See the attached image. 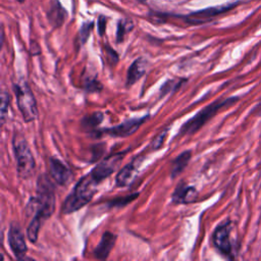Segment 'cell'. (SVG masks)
Wrapping results in <instances>:
<instances>
[{
  "mask_svg": "<svg viewBox=\"0 0 261 261\" xmlns=\"http://www.w3.org/2000/svg\"><path fill=\"white\" fill-rule=\"evenodd\" d=\"M44 221L49 218L55 210V189L47 174H41L37 181V196L32 198L28 207Z\"/></svg>",
  "mask_w": 261,
  "mask_h": 261,
  "instance_id": "1",
  "label": "cell"
},
{
  "mask_svg": "<svg viewBox=\"0 0 261 261\" xmlns=\"http://www.w3.org/2000/svg\"><path fill=\"white\" fill-rule=\"evenodd\" d=\"M98 185L99 182L93 177L91 172L84 175L64 200L62 204V212L64 214H70L86 206L96 194Z\"/></svg>",
  "mask_w": 261,
  "mask_h": 261,
  "instance_id": "2",
  "label": "cell"
},
{
  "mask_svg": "<svg viewBox=\"0 0 261 261\" xmlns=\"http://www.w3.org/2000/svg\"><path fill=\"white\" fill-rule=\"evenodd\" d=\"M12 146L16 159L18 176L22 179L30 178L35 172L36 163L27 140L20 135H15L12 141Z\"/></svg>",
  "mask_w": 261,
  "mask_h": 261,
  "instance_id": "3",
  "label": "cell"
},
{
  "mask_svg": "<svg viewBox=\"0 0 261 261\" xmlns=\"http://www.w3.org/2000/svg\"><path fill=\"white\" fill-rule=\"evenodd\" d=\"M238 99L237 98H228L225 100H217L202 110H200L195 116L190 118L188 121H186L180 129H179V136H186V135H192L196 133L198 129H200L211 117L215 115V113L221 109L223 106H229L233 104Z\"/></svg>",
  "mask_w": 261,
  "mask_h": 261,
  "instance_id": "4",
  "label": "cell"
},
{
  "mask_svg": "<svg viewBox=\"0 0 261 261\" xmlns=\"http://www.w3.org/2000/svg\"><path fill=\"white\" fill-rule=\"evenodd\" d=\"M17 106L25 122L35 120L38 116V107L35 96L25 81H19L13 85Z\"/></svg>",
  "mask_w": 261,
  "mask_h": 261,
  "instance_id": "5",
  "label": "cell"
},
{
  "mask_svg": "<svg viewBox=\"0 0 261 261\" xmlns=\"http://www.w3.org/2000/svg\"><path fill=\"white\" fill-rule=\"evenodd\" d=\"M148 115L147 116H143V117H139V118H130L125 120L124 122L114 125L112 127H108V128H102V129H95L93 130V133L95 134L96 137H100L101 135L105 134L111 137H115V138H126L129 137L130 135L135 134L138 128L148 119Z\"/></svg>",
  "mask_w": 261,
  "mask_h": 261,
  "instance_id": "6",
  "label": "cell"
},
{
  "mask_svg": "<svg viewBox=\"0 0 261 261\" xmlns=\"http://www.w3.org/2000/svg\"><path fill=\"white\" fill-rule=\"evenodd\" d=\"M231 236V224L230 221H225L219 224L213 234L212 241L216 250L227 258H233L232 256V241L230 239Z\"/></svg>",
  "mask_w": 261,
  "mask_h": 261,
  "instance_id": "7",
  "label": "cell"
},
{
  "mask_svg": "<svg viewBox=\"0 0 261 261\" xmlns=\"http://www.w3.org/2000/svg\"><path fill=\"white\" fill-rule=\"evenodd\" d=\"M123 157V153H115L107 156L92 169L91 174L100 184L117 169Z\"/></svg>",
  "mask_w": 261,
  "mask_h": 261,
  "instance_id": "8",
  "label": "cell"
},
{
  "mask_svg": "<svg viewBox=\"0 0 261 261\" xmlns=\"http://www.w3.org/2000/svg\"><path fill=\"white\" fill-rule=\"evenodd\" d=\"M145 156L138 155L135 157L129 163L124 165L117 173L115 177V185L116 187L119 188H124L130 186V184L135 180L137 174H138V169L139 166L141 165L142 161L144 160Z\"/></svg>",
  "mask_w": 261,
  "mask_h": 261,
  "instance_id": "9",
  "label": "cell"
},
{
  "mask_svg": "<svg viewBox=\"0 0 261 261\" xmlns=\"http://www.w3.org/2000/svg\"><path fill=\"white\" fill-rule=\"evenodd\" d=\"M8 243L15 257L17 259H23L28 252V247L19 225L11 224L8 231Z\"/></svg>",
  "mask_w": 261,
  "mask_h": 261,
  "instance_id": "10",
  "label": "cell"
},
{
  "mask_svg": "<svg viewBox=\"0 0 261 261\" xmlns=\"http://www.w3.org/2000/svg\"><path fill=\"white\" fill-rule=\"evenodd\" d=\"M49 174L59 186H67L72 179L70 169L59 159L49 158Z\"/></svg>",
  "mask_w": 261,
  "mask_h": 261,
  "instance_id": "11",
  "label": "cell"
},
{
  "mask_svg": "<svg viewBox=\"0 0 261 261\" xmlns=\"http://www.w3.org/2000/svg\"><path fill=\"white\" fill-rule=\"evenodd\" d=\"M115 242H116V236L111 231H105L102 234L99 244L94 250L95 257L100 260L106 259L109 256L112 248L114 247Z\"/></svg>",
  "mask_w": 261,
  "mask_h": 261,
  "instance_id": "12",
  "label": "cell"
},
{
  "mask_svg": "<svg viewBox=\"0 0 261 261\" xmlns=\"http://www.w3.org/2000/svg\"><path fill=\"white\" fill-rule=\"evenodd\" d=\"M197 195L198 192L194 187L180 184L172 194V202L176 204H189L196 200Z\"/></svg>",
  "mask_w": 261,
  "mask_h": 261,
  "instance_id": "13",
  "label": "cell"
},
{
  "mask_svg": "<svg viewBox=\"0 0 261 261\" xmlns=\"http://www.w3.org/2000/svg\"><path fill=\"white\" fill-rule=\"evenodd\" d=\"M147 70V60L145 58H138L135 60L127 70L126 85L133 86L140 80Z\"/></svg>",
  "mask_w": 261,
  "mask_h": 261,
  "instance_id": "14",
  "label": "cell"
},
{
  "mask_svg": "<svg viewBox=\"0 0 261 261\" xmlns=\"http://www.w3.org/2000/svg\"><path fill=\"white\" fill-rule=\"evenodd\" d=\"M192 157V152L190 150L184 151L180 153L173 161L171 164V170H170V176L172 178L176 177L179 173L184 171V169L187 167L188 163L190 162Z\"/></svg>",
  "mask_w": 261,
  "mask_h": 261,
  "instance_id": "15",
  "label": "cell"
},
{
  "mask_svg": "<svg viewBox=\"0 0 261 261\" xmlns=\"http://www.w3.org/2000/svg\"><path fill=\"white\" fill-rule=\"evenodd\" d=\"M104 116L101 112H94L83 117L81 120V125L86 132H93L102 122Z\"/></svg>",
  "mask_w": 261,
  "mask_h": 261,
  "instance_id": "16",
  "label": "cell"
},
{
  "mask_svg": "<svg viewBox=\"0 0 261 261\" xmlns=\"http://www.w3.org/2000/svg\"><path fill=\"white\" fill-rule=\"evenodd\" d=\"M43 219L40 218L37 215H34L29 226H28V230H27V234H28V239L32 242L35 243L38 239V234H39V230L41 228V225L43 223Z\"/></svg>",
  "mask_w": 261,
  "mask_h": 261,
  "instance_id": "17",
  "label": "cell"
},
{
  "mask_svg": "<svg viewBox=\"0 0 261 261\" xmlns=\"http://www.w3.org/2000/svg\"><path fill=\"white\" fill-rule=\"evenodd\" d=\"M167 135H168V127L162 129L159 134H157L155 136V138L152 140L151 144H150L151 150H158V149H160L162 147V145H163Z\"/></svg>",
  "mask_w": 261,
  "mask_h": 261,
  "instance_id": "18",
  "label": "cell"
},
{
  "mask_svg": "<svg viewBox=\"0 0 261 261\" xmlns=\"http://www.w3.org/2000/svg\"><path fill=\"white\" fill-rule=\"evenodd\" d=\"M139 193H135L132 195H127V196H123L122 198H117L112 200L111 202H109V206L110 207H122L125 206L127 204H129L132 201H134L136 198H138Z\"/></svg>",
  "mask_w": 261,
  "mask_h": 261,
  "instance_id": "19",
  "label": "cell"
},
{
  "mask_svg": "<svg viewBox=\"0 0 261 261\" xmlns=\"http://www.w3.org/2000/svg\"><path fill=\"white\" fill-rule=\"evenodd\" d=\"M9 101L10 97L9 94L5 91H2L1 93V122L2 124L5 122V117L9 108Z\"/></svg>",
  "mask_w": 261,
  "mask_h": 261,
  "instance_id": "20",
  "label": "cell"
},
{
  "mask_svg": "<svg viewBox=\"0 0 261 261\" xmlns=\"http://www.w3.org/2000/svg\"><path fill=\"white\" fill-rule=\"evenodd\" d=\"M85 89L89 92H99L101 91L102 89V85L99 81L95 80V79H90L86 82V85H85Z\"/></svg>",
  "mask_w": 261,
  "mask_h": 261,
  "instance_id": "21",
  "label": "cell"
},
{
  "mask_svg": "<svg viewBox=\"0 0 261 261\" xmlns=\"http://www.w3.org/2000/svg\"><path fill=\"white\" fill-rule=\"evenodd\" d=\"M178 85H180V83H177L175 81H167L164 86L161 88V96L166 95L167 93H169L171 90H174L178 87Z\"/></svg>",
  "mask_w": 261,
  "mask_h": 261,
  "instance_id": "22",
  "label": "cell"
},
{
  "mask_svg": "<svg viewBox=\"0 0 261 261\" xmlns=\"http://www.w3.org/2000/svg\"><path fill=\"white\" fill-rule=\"evenodd\" d=\"M18 1H20V2H21V1H23V0H18Z\"/></svg>",
  "mask_w": 261,
  "mask_h": 261,
  "instance_id": "23",
  "label": "cell"
},
{
  "mask_svg": "<svg viewBox=\"0 0 261 261\" xmlns=\"http://www.w3.org/2000/svg\"><path fill=\"white\" fill-rule=\"evenodd\" d=\"M140 1H145V0H140Z\"/></svg>",
  "mask_w": 261,
  "mask_h": 261,
  "instance_id": "24",
  "label": "cell"
}]
</instances>
